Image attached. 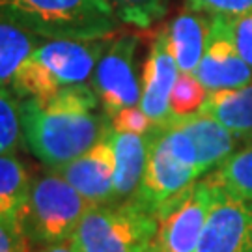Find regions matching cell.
<instances>
[{"instance_id":"obj_27","label":"cell","mask_w":252,"mask_h":252,"mask_svg":"<svg viewBox=\"0 0 252 252\" xmlns=\"http://www.w3.org/2000/svg\"><path fill=\"white\" fill-rule=\"evenodd\" d=\"M34 252H81L79 247L73 243V239H67V241H60V243L54 245H45V247H37L34 249Z\"/></svg>"},{"instance_id":"obj_11","label":"cell","mask_w":252,"mask_h":252,"mask_svg":"<svg viewBox=\"0 0 252 252\" xmlns=\"http://www.w3.org/2000/svg\"><path fill=\"white\" fill-rule=\"evenodd\" d=\"M178 77L180 67L168 47L166 28H162L153 37V43L146 58L144 73L140 79L142 95L138 103L155 127L166 126L172 120L170 95Z\"/></svg>"},{"instance_id":"obj_2","label":"cell","mask_w":252,"mask_h":252,"mask_svg":"<svg viewBox=\"0 0 252 252\" xmlns=\"http://www.w3.org/2000/svg\"><path fill=\"white\" fill-rule=\"evenodd\" d=\"M0 21L45 39L112 37L122 23L108 0H0Z\"/></svg>"},{"instance_id":"obj_10","label":"cell","mask_w":252,"mask_h":252,"mask_svg":"<svg viewBox=\"0 0 252 252\" xmlns=\"http://www.w3.org/2000/svg\"><path fill=\"white\" fill-rule=\"evenodd\" d=\"M194 75L209 92L241 88L252 82V67L235 47L226 15H213L204 56Z\"/></svg>"},{"instance_id":"obj_3","label":"cell","mask_w":252,"mask_h":252,"mask_svg":"<svg viewBox=\"0 0 252 252\" xmlns=\"http://www.w3.org/2000/svg\"><path fill=\"white\" fill-rule=\"evenodd\" d=\"M196 146L183 127L170 120L153 129V140L144 176L136 192L126 202L157 215L168 200L200 180Z\"/></svg>"},{"instance_id":"obj_23","label":"cell","mask_w":252,"mask_h":252,"mask_svg":"<svg viewBox=\"0 0 252 252\" xmlns=\"http://www.w3.org/2000/svg\"><path fill=\"white\" fill-rule=\"evenodd\" d=\"M110 127L118 133H133V135H148L152 133L155 126L148 118L140 105L126 107L110 116Z\"/></svg>"},{"instance_id":"obj_20","label":"cell","mask_w":252,"mask_h":252,"mask_svg":"<svg viewBox=\"0 0 252 252\" xmlns=\"http://www.w3.org/2000/svg\"><path fill=\"white\" fill-rule=\"evenodd\" d=\"M25 144L21 99L11 88H0V155L17 153Z\"/></svg>"},{"instance_id":"obj_4","label":"cell","mask_w":252,"mask_h":252,"mask_svg":"<svg viewBox=\"0 0 252 252\" xmlns=\"http://www.w3.org/2000/svg\"><path fill=\"white\" fill-rule=\"evenodd\" d=\"M92 204L56 170L32 180L19 228L30 247H45L71 239Z\"/></svg>"},{"instance_id":"obj_13","label":"cell","mask_w":252,"mask_h":252,"mask_svg":"<svg viewBox=\"0 0 252 252\" xmlns=\"http://www.w3.org/2000/svg\"><path fill=\"white\" fill-rule=\"evenodd\" d=\"M108 135L116 159L114 204H120L131 198L140 185L152 150L153 131L148 135H133V133H118L110 127Z\"/></svg>"},{"instance_id":"obj_14","label":"cell","mask_w":252,"mask_h":252,"mask_svg":"<svg viewBox=\"0 0 252 252\" xmlns=\"http://www.w3.org/2000/svg\"><path fill=\"white\" fill-rule=\"evenodd\" d=\"M174 122H178L189 133L194 146H196L202 176L215 170L220 162H224L243 144V140L237 135H234L228 127L219 124L213 118L202 114V112L189 118L174 120Z\"/></svg>"},{"instance_id":"obj_21","label":"cell","mask_w":252,"mask_h":252,"mask_svg":"<svg viewBox=\"0 0 252 252\" xmlns=\"http://www.w3.org/2000/svg\"><path fill=\"white\" fill-rule=\"evenodd\" d=\"M209 90L198 81L194 73H180L170 95L172 120H181L198 114L206 103Z\"/></svg>"},{"instance_id":"obj_1","label":"cell","mask_w":252,"mask_h":252,"mask_svg":"<svg viewBox=\"0 0 252 252\" xmlns=\"http://www.w3.org/2000/svg\"><path fill=\"white\" fill-rule=\"evenodd\" d=\"M25 144L30 153L56 170L92 150L110 131L103 108L69 107L21 99Z\"/></svg>"},{"instance_id":"obj_19","label":"cell","mask_w":252,"mask_h":252,"mask_svg":"<svg viewBox=\"0 0 252 252\" xmlns=\"http://www.w3.org/2000/svg\"><path fill=\"white\" fill-rule=\"evenodd\" d=\"M207 176H211L224 190L252 202V140L243 142L241 148Z\"/></svg>"},{"instance_id":"obj_25","label":"cell","mask_w":252,"mask_h":252,"mask_svg":"<svg viewBox=\"0 0 252 252\" xmlns=\"http://www.w3.org/2000/svg\"><path fill=\"white\" fill-rule=\"evenodd\" d=\"M185 6L207 15H239L252 9V0H185Z\"/></svg>"},{"instance_id":"obj_7","label":"cell","mask_w":252,"mask_h":252,"mask_svg":"<svg viewBox=\"0 0 252 252\" xmlns=\"http://www.w3.org/2000/svg\"><path fill=\"white\" fill-rule=\"evenodd\" d=\"M136 49L138 37L133 34L110 37V43L94 69L90 84L108 118L122 108L140 103L142 84L136 75Z\"/></svg>"},{"instance_id":"obj_22","label":"cell","mask_w":252,"mask_h":252,"mask_svg":"<svg viewBox=\"0 0 252 252\" xmlns=\"http://www.w3.org/2000/svg\"><path fill=\"white\" fill-rule=\"evenodd\" d=\"M118 19L136 28H150L161 21L170 0H108Z\"/></svg>"},{"instance_id":"obj_5","label":"cell","mask_w":252,"mask_h":252,"mask_svg":"<svg viewBox=\"0 0 252 252\" xmlns=\"http://www.w3.org/2000/svg\"><path fill=\"white\" fill-rule=\"evenodd\" d=\"M155 234L157 217L120 202L92 206L71 239L81 252H148Z\"/></svg>"},{"instance_id":"obj_18","label":"cell","mask_w":252,"mask_h":252,"mask_svg":"<svg viewBox=\"0 0 252 252\" xmlns=\"http://www.w3.org/2000/svg\"><path fill=\"white\" fill-rule=\"evenodd\" d=\"M45 37H39L8 21H0V88H9L19 67Z\"/></svg>"},{"instance_id":"obj_6","label":"cell","mask_w":252,"mask_h":252,"mask_svg":"<svg viewBox=\"0 0 252 252\" xmlns=\"http://www.w3.org/2000/svg\"><path fill=\"white\" fill-rule=\"evenodd\" d=\"M217 183L206 174L157 211V234L148 252H196L215 204Z\"/></svg>"},{"instance_id":"obj_28","label":"cell","mask_w":252,"mask_h":252,"mask_svg":"<svg viewBox=\"0 0 252 252\" xmlns=\"http://www.w3.org/2000/svg\"><path fill=\"white\" fill-rule=\"evenodd\" d=\"M249 140H252V138H249ZM249 140H247V142H249Z\"/></svg>"},{"instance_id":"obj_8","label":"cell","mask_w":252,"mask_h":252,"mask_svg":"<svg viewBox=\"0 0 252 252\" xmlns=\"http://www.w3.org/2000/svg\"><path fill=\"white\" fill-rule=\"evenodd\" d=\"M110 43L103 39H43L32 53V60L51 77L56 88L90 84L94 69Z\"/></svg>"},{"instance_id":"obj_17","label":"cell","mask_w":252,"mask_h":252,"mask_svg":"<svg viewBox=\"0 0 252 252\" xmlns=\"http://www.w3.org/2000/svg\"><path fill=\"white\" fill-rule=\"evenodd\" d=\"M32 180L34 178H30L17 153L0 155V222L13 226L19 232V220L27 204Z\"/></svg>"},{"instance_id":"obj_9","label":"cell","mask_w":252,"mask_h":252,"mask_svg":"<svg viewBox=\"0 0 252 252\" xmlns=\"http://www.w3.org/2000/svg\"><path fill=\"white\" fill-rule=\"evenodd\" d=\"M196 252H252L251 200L235 196L217 183L215 204L207 217Z\"/></svg>"},{"instance_id":"obj_15","label":"cell","mask_w":252,"mask_h":252,"mask_svg":"<svg viewBox=\"0 0 252 252\" xmlns=\"http://www.w3.org/2000/svg\"><path fill=\"white\" fill-rule=\"evenodd\" d=\"M211 19L213 15L187 8L178 17L172 19V23L166 27L168 47L180 67V73L196 71L206 51Z\"/></svg>"},{"instance_id":"obj_12","label":"cell","mask_w":252,"mask_h":252,"mask_svg":"<svg viewBox=\"0 0 252 252\" xmlns=\"http://www.w3.org/2000/svg\"><path fill=\"white\" fill-rule=\"evenodd\" d=\"M108 133L84 155L56 168L63 180L71 183L92 206L114 204L116 159Z\"/></svg>"},{"instance_id":"obj_16","label":"cell","mask_w":252,"mask_h":252,"mask_svg":"<svg viewBox=\"0 0 252 252\" xmlns=\"http://www.w3.org/2000/svg\"><path fill=\"white\" fill-rule=\"evenodd\" d=\"M200 112L217 120L247 142L252 138V82L241 88L209 92Z\"/></svg>"},{"instance_id":"obj_26","label":"cell","mask_w":252,"mask_h":252,"mask_svg":"<svg viewBox=\"0 0 252 252\" xmlns=\"http://www.w3.org/2000/svg\"><path fill=\"white\" fill-rule=\"evenodd\" d=\"M28 249L30 245L17 228L0 222V252H27Z\"/></svg>"},{"instance_id":"obj_24","label":"cell","mask_w":252,"mask_h":252,"mask_svg":"<svg viewBox=\"0 0 252 252\" xmlns=\"http://www.w3.org/2000/svg\"><path fill=\"white\" fill-rule=\"evenodd\" d=\"M230 23V30L234 36L235 47L243 60L252 67V9L239 15H226Z\"/></svg>"}]
</instances>
